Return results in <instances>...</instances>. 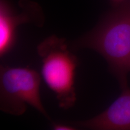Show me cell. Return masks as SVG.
<instances>
[{
  "label": "cell",
  "mask_w": 130,
  "mask_h": 130,
  "mask_svg": "<svg viewBox=\"0 0 130 130\" xmlns=\"http://www.w3.org/2000/svg\"><path fill=\"white\" fill-rule=\"evenodd\" d=\"M74 48L93 50L104 58L121 87L128 85L130 73V1L117 7L95 28L73 43Z\"/></svg>",
  "instance_id": "1"
},
{
  "label": "cell",
  "mask_w": 130,
  "mask_h": 130,
  "mask_svg": "<svg viewBox=\"0 0 130 130\" xmlns=\"http://www.w3.org/2000/svg\"><path fill=\"white\" fill-rule=\"evenodd\" d=\"M42 61V75L56 96L59 107L67 110L77 101L75 77L78 61L68 48L64 38L54 35L43 40L37 47Z\"/></svg>",
  "instance_id": "2"
},
{
  "label": "cell",
  "mask_w": 130,
  "mask_h": 130,
  "mask_svg": "<svg viewBox=\"0 0 130 130\" xmlns=\"http://www.w3.org/2000/svg\"><path fill=\"white\" fill-rule=\"evenodd\" d=\"M40 84L39 74L34 69L1 66L0 109L20 116L29 105L50 119L40 98Z\"/></svg>",
  "instance_id": "3"
},
{
  "label": "cell",
  "mask_w": 130,
  "mask_h": 130,
  "mask_svg": "<svg viewBox=\"0 0 130 130\" xmlns=\"http://www.w3.org/2000/svg\"><path fill=\"white\" fill-rule=\"evenodd\" d=\"M22 11L16 13L6 0L0 1V56H4L13 47L18 27L22 24L43 25V15L37 3L29 0L21 2Z\"/></svg>",
  "instance_id": "4"
},
{
  "label": "cell",
  "mask_w": 130,
  "mask_h": 130,
  "mask_svg": "<svg viewBox=\"0 0 130 130\" xmlns=\"http://www.w3.org/2000/svg\"><path fill=\"white\" fill-rule=\"evenodd\" d=\"M121 89V95L103 112L74 124L89 129L130 130V88L126 85Z\"/></svg>",
  "instance_id": "5"
},
{
  "label": "cell",
  "mask_w": 130,
  "mask_h": 130,
  "mask_svg": "<svg viewBox=\"0 0 130 130\" xmlns=\"http://www.w3.org/2000/svg\"><path fill=\"white\" fill-rule=\"evenodd\" d=\"M52 128L55 130H74L77 129L75 126L62 123H52Z\"/></svg>",
  "instance_id": "6"
},
{
  "label": "cell",
  "mask_w": 130,
  "mask_h": 130,
  "mask_svg": "<svg viewBox=\"0 0 130 130\" xmlns=\"http://www.w3.org/2000/svg\"><path fill=\"white\" fill-rule=\"evenodd\" d=\"M111 1L114 3V4H116L117 6V5H119L121 4V3H123L124 1H126V0H111Z\"/></svg>",
  "instance_id": "7"
}]
</instances>
